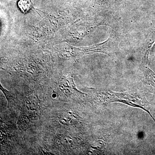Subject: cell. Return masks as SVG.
Listing matches in <instances>:
<instances>
[{
    "label": "cell",
    "instance_id": "cell-1",
    "mask_svg": "<svg viewBox=\"0 0 155 155\" xmlns=\"http://www.w3.org/2000/svg\"><path fill=\"white\" fill-rule=\"evenodd\" d=\"M91 91L92 98L97 104L107 105L112 102H118L132 107L140 108L147 112L155 122V119L150 112V103L143 95L133 92H115L106 89H92Z\"/></svg>",
    "mask_w": 155,
    "mask_h": 155
},
{
    "label": "cell",
    "instance_id": "cell-6",
    "mask_svg": "<svg viewBox=\"0 0 155 155\" xmlns=\"http://www.w3.org/2000/svg\"><path fill=\"white\" fill-rule=\"evenodd\" d=\"M1 89L3 93L5 94V95L7 98V100H8V101L9 103H12L13 101H14V98H13V96L11 95V94L8 92V91L4 89L3 87H2V86H1Z\"/></svg>",
    "mask_w": 155,
    "mask_h": 155
},
{
    "label": "cell",
    "instance_id": "cell-2",
    "mask_svg": "<svg viewBox=\"0 0 155 155\" xmlns=\"http://www.w3.org/2000/svg\"><path fill=\"white\" fill-rule=\"evenodd\" d=\"M147 60H144L141 65L146 83L155 89V74L147 67Z\"/></svg>",
    "mask_w": 155,
    "mask_h": 155
},
{
    "label": "cell",
    "instance_id": "cell-4",
    "mask_svg": "<svg viewBox=\"0 0 155 155\" xmlns=\"http://www.w3.org/2000/svg\"><path fill=\"white\" fill-rule=\"evenodd\" d=\"M25 106L28 110L33 111L37 110L38 107V101L36 97L30 96L25 101Z\"/></svg>",
    "mask_w": 155,
    "mask_h": 155
},
{
    "label": "cell",
    "instance_id": "cell-3",
    "mask_svg": "<svg viewBox=\"0 0 155 155\" xmlns=\"http://www.w3.org/2000/svg\"><path fill=\"white\" fill-rule=\"evenodd\" d=\"M17 6L22 13L26 14L32 9L33 4L31 0H19Z\"/></svg>",
    "mask_w": 155,
    "mask_h": 155
},
{
    "label": "cell",
    "instance_id": "cell-5",
    "mask_svg": "<svg viewBox=\"0 0 155 155\" xmlns=\"http://www.w3.org/2000/svg\"><path fill=\"white\" fill-rule=\"evenodd\" d=\"M60 123L64 125H71V119L70 117H68V116H62L59 119Z\"/></svg>",
    "mask_w": 155,
    "mask_h": 155
}]
</instances>
